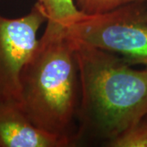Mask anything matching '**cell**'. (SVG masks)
<instances>
[{"label": "cell", "instance_id": "cell-1", "mask_svg": "<svg viewBox=\"0 0 147 147\" xmlns=\"http://www.w3.org/2000/svg\"><path fill=\"white\" fill-rule=\"evenodd\" d=\"M73 41L81 85L76 142L108 144L147 118V68H131L117 55Z\"/></svg>", "mask_w": 147, "mask_h": 147}, {"label": "cell", "instance_id": "cell-11", "mask_svg": "<svg viewBox=\"0 0 147 147\" xmlns=\"http://www.w3.org/2000/svg\"><path fill=\"white\" fill-rule=\"evenodd\" d=\"M37 1H38V0H37Z\"/></svg>", "mask_w": 147, "mask_h": 147}, {"label": "cell", "instance_id": "cell-7", "mask_svg": "<svg viewBox=\"0 0 147 147\" xmlns=\"http://www.w3.org/2000/svg\"><path fill=\"white\" fill-rule=\"evenodd\" d=\"M74 2L79 11L85 15L105 13L135 3H147V0H74Z\"/></svg>", "mask_w": 147, "mask_h": 147}, {"label": "cell", "instance_id": "cell-8", "mask_svg": "<svg viewBox=\"0 0 147 147\" xmlns=\"http://www.w3.org/2000/svg\"><path fill=\"white\" fill-rule=\"evenodd\" d=\"M112 147H147V120L131 127L107 145Z\"/></svg>", "mask_w": 147, "mask_h": 147}, {"label": "cell", "instance_id": "cell-4", "mask_svg": "<svg viewBox=\"0 0 147 147\" xmlns=\"http://www.w3.org/2000/svg\"><path fill=\"white\" fill-rule=\"evenodd\" d=\"M47 21L41 5L36 3L26 16H0V105L21 104V71L36 48L39 28Z\"/></svg>", "mask_w": 147, "mask_h": 147}, {"label": "cell", "instance_id": "cell-3", "mask_svg": "<svg viewBox=\"0 0 147 147\" xmlns=\"http://www.w3.org/2000/svg\"><path fill=\"white\" fill-rule=\"evenodd\" d=\"M147 3H135L105 13L81 14L65 29L69 38L147 67Z\"/></svg>", "mask_w": 147, "mask_h": 147}, {"label": "cell", "instance_id": "cell-6", "mask_svg": "<svg viewBox=\"0 0 147 147\" xmlns=\"http://www.w3.org/2000/svg\"><path fill=\"white\" fill-rule=\"evenodd\" d=\"M37 2L47 16V29L65 30L82 14L74 0H38Z\"/></svg>", "mask_w": 147, "mask_h": 147}, {"label": "cell", "instance_id": "cell-10", "mask_svg": "<svg viewBox=\"0 0 147 147\" xmlns=\"http://www.w3.org/2000/svg\"><path fill=\"white\" fill-rule=\"evenodd\" d=\"M146 119V120H147V118H146V119Z\"/></svg>", "mask_w": 147, "mask_h": 147}, {"label": "cell", "instance_id": "cell-9", "mask_svg": "<svg viewBox=\"0 0 147 147\" xmlns=\"http://www.w3.org/2000/svg\"><path fill=\"white\" fill-rule=\"evenodd\" d=\"M145 17H146V21H147V9H146V14H145Z\"/></svg>", "mask_w": 147, "mask_h": 147}, {"label": "cell", "instance_id": "cell-5", "mask_svg": "<svg viewBox=\"0 0 147 147\" xmlns=\"http://www.w3.org/2000/svg\"><path fill=\"white\" fill-rule=\"evenodd\" d=\"M59 138L35 126L22 106L0 105V147H64Z\"/></svg>", "mask_w": 147, "mask_h": 147}, {"label": "cell", "instance_id": "cell-2", "mask_svg": "<svg viewBox=\"0 0 147 147\" xmlns=\"http://www.w3.org/2000/svg\"><path fill=\"white\" fill-rule=\"evenodd\" d=\"M22 109L32 123L66 146L76 142L81 85L73 39L46 28L21 71Z\"/></svg>", "mask_w": 147, "mask_h": 147}]
</instances>
